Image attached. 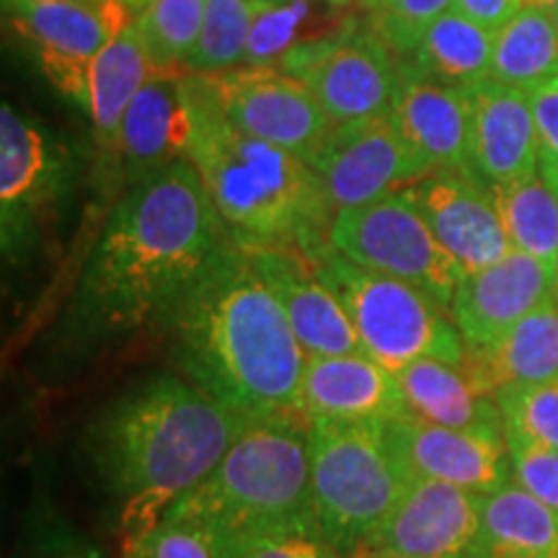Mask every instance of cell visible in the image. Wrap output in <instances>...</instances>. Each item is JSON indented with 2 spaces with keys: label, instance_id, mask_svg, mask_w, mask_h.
Wrapping results in <instances>:
<instances>
[{
  "label": "cell",
  "instance_id": "1",
  "mask_svg": "<svg viewBox=\"0 0 558 558\" xmlns=\"http://www.w3.org/2000/svg\"><path fill=\"white\" fill-rule=\"evenodd\" d=\"M184 378L246 422L300 411L303 352L251 254L226 241L166 316Z\"/></svg>",
  "mask_w": 558,
  "mask_h": 558
},
{
  "label": "cell",
  "instance_id": "2",
  "mask_svg": "<svg viewBox=\"0 0 558 558\" xmlns=\"http://www.w3.org/2000/svg\"><path fill=\"white\" fill-rule=\"evenodd\" d=\"M226 241L197 166L179 160L137 181L109 215L83 275L81 313L107 333L166 320Z\"/></svg>",
  "mask_w": 558,
  "mask_h": 558
},
{
  "label": "cell",
  "instance_id": "3",
  "mask_svg": "<svg viewBox=\"0 0 558 558\" xmlns=\"http://www.w3.org/2000/svg\"><path fill=\"white\" fill-rule=\"evenodd\" d=\"M246 418L177 375L117 399L90 429V458L120 507L122 541L158 525L215 471Z\"/></svg>",
  "mask_w": 558,
  "mask_h": 558
},
{
  "label": "cell",
  "instance_id": "4",
  "mask_svg": "<svg viewBox=\"0 0 558 558\" xmlns=\"http://www.w3.org/2000/svg\"><path fill=\"white\" fill-rule=\"evenodd\" d=\"M199 122L190 160L213 199L226 235L243 248H292L320 259L329 251L333 207L303 158L243 135L197 73Z\"/></svg>",
  "mask_w": 558,
  "mask_h": 558
},
{
  "label": "cell",
  "instance_id": "5",
  "mask_svg": "<svg viewBox=\"0 0 558 558\" xmlns=\"http://www.w3.org/2000/svg\"><path fill=\"white\" fill-rule=\"evenodd\" d=\"M308 432L300 411L248 422L215 471L171 512L205 525L228 558L264 535L316 525Z\"/></svg>",
  "mask_w": 558,
  "mask_h": 558
},
{
  "label": "cell",
  "instance_id": "6",
  "mask_svg": "<svg viewBox=\"0 0 558 558\" xmlns=\"http://www.w3.org/2000/svg\"><path fill=\"white\" fill-rule=\"evenodd\" d=\"M308 422L316 525L341 556L354 558L375 538L411 478L390 452L380 424Z\"/></svg>",
  "mask_w": 558,
  "mask_h": 558
},
{
  "label": "cell",
  "instance_id": "7",
  "mask_svg": "<svg viewBox=\"0 0 558 558\" xmlns=\"http://www.w3.org/2000/svg\"><path fill=\"white\" fill-rule=\"evenodd\" d=\"M313 264L352 320L367 357L390 373L418 360H442L460 367L465 341L458 326L445 316L442 305L414 284L360 267L333 248Z\"/></svg>",
  "mask_w": 558,
  "mask_h": 558
},
{
  "label": "cell",
  "instance_id": "8",
  "mask_svg": "<svg viewBox=\"0 0 558 558\" xmlns=\"http://www.w3.org/2000/svg\"><path fill=\"white\" fill-rule=\"evenodd\" d=\"M329 246L360 267L414 284L450 311L465 271L445 251L409 190L333 215Z\"/></svg>",
  "mask_w": 558,
  "mask_h": 558
},
{
  "label": "cell",
  "instance_id": "9",
  "mask_svg": "<svg viewBox=\"0 0 558 558\" xmlns=\"http://www.w3.org/2000/svg\"><path fill=\"white\" fill-rule=\"evenodd\" d=\"M308 166L333 213L362 207L432 177L429 163L403 135L393 114L333 124Z\"/></svg>",
  "mask_w": 558,
  "mask_h": 558
},
{
  "label": "cell",
  "instance_id": "10",
  "mask_svg": "<svg viewBox=\"0 0 558 558\" xmlns=\"http://www.w3.org/2000/svg\"><path fill=\"white\" fill-rule=\"evenodd\" d=\"M279 70L295 75L333 124H347L388 114L401 62L362 24L344 37L292 54Z\"/></svg>",
  "mask_w": 558,
  "mask_h": 558
},
{
  "label": "cell",
  "instance_id": "11",
  "mask_svg": "<svg viewBox=\"0 0 558 558\" xmlns=\"http://www.w3.org/2000/svg\"><path fill=\"white\" fill-rule=\"evenodd\" d=\"M222 117L243 135L264 140L305 163L333 130L320 104L279 68H239L209 75Z\"/></svg>",
  "mask_w": 558,
  "mask_h": 558
},
{
  "label": "cell",
  "instance_id": "12",
  "mask_svg": "<svg viewBox=\"0 0 558 558\" xmlns=\"http://www.w3.org/2000/svg\"><path fill=\"white\" fill-rule=\"evenodd\" d=\"M380 432L411 481H442L476 494H492L512 481L507 437L437 427L416 416L380 424Z\"/></svg>",
  "mask_w": 558,
  "mask_h": 558
},
{
  "label": "cell",
  "instance_id": "13",
  "mask_svg": "<svg viewBox=\"0 0 558 558\" xmlns=\"http://www.w3.org/2000/svg\"><path fill=\"white\" fill-rule=\"evenodd\" d=\"M19 9L50 81L83 104L90 62L135 24L124 0H54Z\"/></svg>",
  "mask_w": 558,
  "mask_h": 558
},
{
  "label": "cell",
  "instance_id": "14",
  "mask_svg": "<svg viewBox=\"0 0 558 558\" xmlns=\"http://www.w3.org/2000/svg\"><path fill=\"white\" fill-rule=\"evenodd\" d=\"M197 122V73H153L130 104L114 143L135 184L190 158Z\"/></svg>",
  "mask_w": 558,
  "mask_h": 558
},
{
  "label": "cell",
  "instance_id": "15",
  "mask_svg": "<svg viewBox=\"0 0 558 558\" xmlns=\"http://www.w3.org/2000/svg\"><path fill=\"white\" fill-rule=\"evenodd\" d=\"M556 264L512 251L492 267L460 279L450 318L465 347H488L522 318L554 300Z\"/></svg>",
  "mask_w": 558,
  "mask_h": 558
},
{
  "label": "cell",
  "instance_id": "16",
  "mask_svg": "<svg viewBox=\"0 0 558 558\" xmlns=\"http://www.w3.org/2000/svg\"><path fill=\"white\" fill-rule=\"evenodd\" d=\"M481 499L484 494L469 488L414 478L367 548L414 558H471Z\"/></svg>",
  "mask_w": 558,
  "mask_h": 558
},
{
  "label": "cell",
  "instance_id": "17",
  "mask_svg": "<svg viewBox=\"0 0 558 558\" xmlns=\"http://www.w3.org/2000/svg\"><path fill=\"white\" fill-rule=\"evenodd\" d=\"M432 233L465 275L512 254L497 202L484 181L469 173H432L407 186Z\"/></svg>",
  "mask_w": 558,
  "mask_h": 558
},
{
  "label": "cell",
  "instance_id": "18",
  "mask_svg": "<svg viewBox=\"0 0 558 558\" xmlns=\"http://www.w3.org/2000/svg\"><path fill=\"white\" fill-rule=\"evenodd\" d=\"M271 295L282 305L308 357L365 354L352 320L326 288L316 264L292 248H246Z\"/></svg>",
  "mask_w": 558,
  "mask_h": 558
},
{
  "label": "cell",
  "instance_id": "19",
  "mask_svg": "<svg viewBox=\"0 0 558 558\" xmlns=\"http://www.w3.org/2000/svg\"><path fill=\"white\" fill-rule=\"evenodd\" d=\"M300 414L339 424H386L409 416L399 375L367 354L305 360Z\"/></svg>",
  "mask_w": 558,
  "mask_h": 558
},
{
  "label": "cell",
  "instance_id": "20",
  "mask_svg": "<svg viewBox=\"0 0 558 558\" xmlns=\"http://www.w3.org/2000/svg\"><path fill=\"white\" fill-rule=\"evenodd\" d=\"M471 96V163L488 190L538 173V132L530 94L484 81Z\"/></svg>",
  "mask_w": 558,
  "mask_h": 558
},
{
  "label": "cell",
  "instance_id": "21",
  "mask_svg": "<svg viewBox=\"0 0 558 558\" xmlns=\"http://www.w3.org/2000/svg\"><path fill=\"white\" fill-rule=\"evenodd\" d=\"M390 114L432 173L476 177L471 163L469 90L437 86L401 68Z\"/></svg>",
  "mask_w": 558,
  "mask_h": 558
},
{
  "label": "cell",
  "instance_id": "22",
  "mask_svg": "<svg viewBox=\"0 0 558 558\" xmlns=\"http://www.w3.org/2000/svg\"><path fill=\"white\" fill-rule=\"evenodd\" d=\"M473 386L494 396L507 386H530L558 378L556 300L522 318L512 331L488 347H465L460 362Z\"/></svg>",
  "mask_w": 558,
  "mask_h": 558
},
{
  "label": "cell",
  "instance_id": "23",
  "mask_svg": "<svg viewBox=\"0 0 558 558\" xmlns=\"http://www.w3.org/2000/svg\"><path fill=\"white\" fill-rule=\"evenodd\" d=\"M409 416L437 427L505 439V418L494 396L473 386L463 367L442 360H418L399 369Z\"/></svg>",
  "mask_w": 558,
  "mask_h": 558
},
{
  "label": "cell",
  "instance_id": "24",
  "mask_svg": "<svg viewBox=\"0 0 558 558\" xmlns=\"http://www.w3.org/2000/svg\"><path fill=\"white\" fill-rule=\"evenodd\" d=\"M349 5L331 0H279L256 9L243 68H282L292 54L357 29Z\"/></svg>",
  "mask_w": 558,
  "mask_h": 558
},
{
  "label": "cell",
  "instance_id": "25",
  "mask_svg": "<svg viewBox=\"0 0 558 558\" xmlns=\"http://www.w3.org/2000/svg\"><path fill=\"white\" fill-rule=\"evenodd\" d=\"M471 558H558V512L514 481L484 494Z\"/></svg>",
  "mask_w": 558,
  "mask_h": 558
},
{
  "label": "cell",
  "instance_id": "26",
  "mask_svg": "<svg viewBox=\"0 0 558 558\" xmlns=\"http://www.w3.org/2000/svg\"><path fill=\"white\" fill-rule=\"evenodd\" d=\"M494 32L448 11L424 32L401 68L437 86L471 90L492 78Z\"/></svg>",
  "mask_w": 558,
  "mask_h": 558
},
{
  "label": "cell",
  "instance_id": "27",
  "mask_svg": "<svg viewBox=\"0 0 558 558\" xmlns=\"http://www.w3.org/2000/svg\"><path fill=\"white\" fill-rule=\"evenodd\" d=\"M558 78V26L554 11L527 3L494 34L492 81L533 94Z\"/></svg>",
  "mask_w": 558,
  "mask_h": 558
},
{
  "label": "cell",
  "instance_id": "28",
  "mask_svg": "<svg viewBox=\"0 0 558 558\" xmlns=\"http://www.w3.org/2000/svg\"><path fill=\"white\" fill-rule=\"evenodd\" d=\"M150 75L153 68L140 45L135 24L96 54L88 68L86 109L104 140L117 143L124 114Z\"/></svg>",
  "mask_w": 558,
  "mask_h": 558
},
{
  "label": "cell",
  "instance_id": "29",
  "mask_svg": "<svg viewBox=\"0 0 558 558\" xmlns=\"http://www.w3.org/2000/svg\"><path fill=\"white\" fill-rule=\"evenodd\" d=\"M50 156L37 128L13 111L9 104L0 109V205H3V235L21 228L50 184Z\"/></svg>",
  "mask_w": 558,
  "mask_h": 558
},
{
  "label": "cell",
  "instance_id": "30",
  "mask_svg": "<svg viewBox=\"0 0 558 558\" xmlns=\"http://www.w3.org/2000/svg\"><path fill=\"white\" fill-rule=\"evenodd\" d=\"M492 194L512 248L541 262L556 264L558 194L541 179V173H533L518 184L497 186Z\"/></svg>",
  "mask_w": 558,
  "mask_h": 558
},
{
  "label": "cell",
  "instance_id": "31",
  "mask_svg": "<svg viewBox=\"0 0 558 558\" xmlns=\"http://www.w3.org/2000/svg\"><path fill=\"white\" fill-rule=\"evenodd\" d=\"M207 0H150L135 21L153 73H179L197 45Z\"/></svg>",
  "mask_w": 558,
  "mask_h": 558
},
{
  "label": "cell",
  "instance_id": "32",
  "mask_svg": "<svg viewBox=\"0 0 558 558\" xmlns=\"http://www.w3.org/2000/svg\"><path fill=\"white\" fill-rule=\"evenodd\" d=\"M256 9L259 3L254 0H207L199 39L184 60V70L215 75L241 65Z\"/></svg>",
  "mask_w": 558,
  "mask_h": 558
},
{
  "label": "cell",
  "instance_id": "33",
  "mask_svg": "<svg viewBox=\"0 0 558 558\" xmlns=\"http://www.w3.org/2000/svg\"><path fill=\"white\" fill-rule=\"evenodd\" d=\"M456 0H362L367 29L399 60H407L424 32L452 11Z\"/></svg>",
  "mask_w": 558,
  "mask_h": 558
},
{
  "label": "cell",
  "instance_id": "34",
  "mask_svg": "<svg viewBox=\"0 0 558 558\" xmlns=\"http://www.w3.org/2000/svg\"><path fill=\"white\" fill-rule=\"evenodd\" d=\"M507 435L558 448V378L507 386L494 393Z\"/></svg>",
  "mask_w": 558,
  "mask_h": 558
},
{
  "label": "cell",
  "instance_id": "35",
  "mask_svg": "<svg viewBox=\"0 0 558 558\" xmlns=\"http://www.w3.org/2000/svg\"><path fill=\"white\" fill-rule=\"evenodd\" d=\"M122 558H228V550L197 520L169 512L158 525L122 541Z\"/></svg>",
  "mask_w": 558,
  "mask_h": 558
},
{
  "label": "cell",
  "instance_id": "36",
  "mask_svg": "<svg viewBox=\"0 0 558 558\" xmlns=\"http://www.w3.org/2000/svg\"><path fill=\"white\" fill-rule=\"evenodd\" d=\"M512 481L558 512V448L507 435Z\"/></svg>",
  "mask_w": 558,
  "mask_h": 558
},
{
  "label": "cell",
  "instance_id": "37",
  "mask_svg": "<svg viewBox=\"0 0 558 558\" xmlns=\"http://www.w3.org/2000/svg\"><path fill=\"white\" fill-rule=\"evenodd\" d=\"M233 558H344L316 525L264 535L235 550Z\"/></svg>",
  "mask_w": 558,
  "mask_h": 558
},
{
  "label": "cell",
  "instance_id": "38",
  "mask_svg": "<svg viewBox=\"0 0 558 558\" xmlns=\"http://www.w3.org/2000/svg\"><path fill=\"white\" fill-rule=\"evenodd\" d=\"M538 132V173L558 194V78L530 94Z\"/></svg>",
  "mask_w": 558,
  "mask_h": 558
},
{
  "label": "cell",
  "instance_id": "39",
  "mask_svg": "<svg viewBox=\"0 0 558 558\" xmlns=\"http://www.w3.org/2000/svg\"><path fill=\"white\" fill-rule=\"evenodd\" d=\"M530 0H456L452 11L463 13L473 24L497 34L509 19H514Z\"/></svg>",
  "mask_w": 558,
  "mask_h": 558
},
{
  "label": "cell",
  "instance_id": "40",
  "mask_svg": "<svg viewBox=\"0 0 558 558\" xmlns=\"http://www.w3.org/2000/svg\"><path fill=\"white\" fill-rule=\"evenodd\" d=\"M354 558H414V556H403V554H393V550H375V548H367V550H360Z\"/></svg>",
  "mask_w": 558,
  "mask_h": 558
},
{
  "label": "cell",
  "instance_id": "41",
  "mask_svg": "<svg viewBox=\"0 0 558 558\" xmlns=\"http://www.w3.org/2000/svg\"><path fill=\"white\" fill-rule=\"evenodd\" d=\"M124 3H128V5H130V9H132V11H135V9H145V5H148V3H150V0H124Z\"/></svg>",
  "mask_w": 558,
  "mask_h": 558
},
{
  "label": "cell",
  "instance_id": "42",
  "mask_svg": "<svg viewBox=\"0 0 558 558\" xmlns=\"http://www.w3.org/2000/svg\"><path fill=\"white\" fill-rule=\"evenodd\" d=\"M530 3L546 5V9H556V5H558V0H530Z\"/></svg>",
  "mask_w": 558,
  "mask_h": 558
},
{
  "label": "cell",
  "instance_id": "43",
  "mask_svg": "<svg viewBox=\"0 0 558 558\" xmlns=\"http://www.w3.org/2000/svg\"><path fill=\"white\" fill-rule=\"evenodd\" d=\"M554 300H556V305H558V262H556V282H554Z\"/></svg>",
  "mask_w": 558,
  "mask_h": 558
},
{
  "label": "cell",
  "instance_id": "44",
  "mask_svg": "<svg viewBox=\"0 0 558 558\" xmlns=\"http://www.w3.org/2000/svg\"><path fill=\"white\" fill-rule=\"evenodd\" d=\"M68 558H96V554H73V556H68Z\"/></svg>",
  "mask_w": 558,
  "mask_h": 558
},
{
  "label": "cell",
  "instance_id": "45",
  "mask_svg": "<svg viewBox=\"0 0 558 558\" xmlns=\"http://www.w3.org/2000/svg\"><path fill=\"white\" fill-rule=\"evenodd\" d=\"M331 3H337V5H352L354 0H331Z\"/></svg>",
  "mask_w": 558,
  "mask_h": 558
},
{
  "label": "cell",
  "instance_id": "46",
  "mask_svg": "<svg viewBox=\"0 0 558 558\" xmlns=\"http://www.w3.org/2000/svg\"><path fill=\"white\" fill-rule=\"evenodd\" d=\"M254 3H259V5H267V3H279V0H254Z\"/></svg>",
  "mask_w": 558,
  "mask_h": 558
},
{
  "label": "cell",
  "instance_id": "47",
  "mask_svg": "<svg viewBox=\"0 0 558 558\" xmlns=\"http://www.w3.org/2000/svg\"><path fill=\"white\" fill-rule=\"evenodd\" d=\"M550 11H554V19H556V26H558V5H556V9H550Z\"/></svg>",
  "mask_w": 558,
  "mask_h": 558
},
{
  "label": "cell",
  "instance_id": "48",
  "mask_svg": "<svg viewBox=\"0 0 558 558\" xmlns=\"http://www.w3.org/2000/svg\"><path fill=\"white\" fill-rule=\"evenodd\" d=\"M354 3H362V0H354Z\"/></svg>",
  "mask_w": 558,
  "mask_h": 558
}]
</instances>
